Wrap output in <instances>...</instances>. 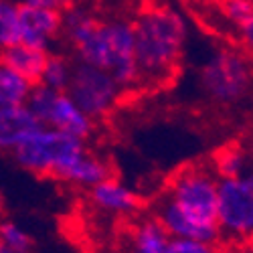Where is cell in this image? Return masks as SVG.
<instances>
[{
    "label": "cell",
    "mask_w": 253,
    "mask_h": 253,
    "mask_svg": "<svg viewBox=\"0 0 253 253\" xmlns=\"http://www.w3.org/2000/svg\"><path fill=\"white\" fill-rule=\"evenodd\" d=\"M23 4L29 6H39V8H51V10H59L63 12L65 8H69L73 4V0H18Z\"/></svg>",
    "instance_id": "22"
},
{
    "label": "cell",
    "mask_w": 253,
    "mask_h": 253,
    "mask_svg": "<svg viewBox=\"0 0 253 253\" xmlns=\"http://www.w3.org/2000/svg\"><path fill=\"white\" fill-rule=\"evenodd\" d=\"M89 201L112 215H130L140 209V197L114 176L93 184L89 188Z\"/></svg>",
    "instance_id": "11"
},
{
    "label": "cell",
    "mask_w": 253,
    "mask_h": 253,
    "mask_svg": "<svg viewBox=\"0 0 253 253\" xmlns=\"http://www.w3.org/2000/svg\"><path fill=\"white\" fill-rule=\"evenodd\" d=\"M41 126L43 124L35 118L27 103L0 108V152L10 154Z\"/></svg>",
    "instance_id": "10"
},
{
    "label": "cell",
    "mask_w": 253,
    "mask_h": 253,
    "mask_svg": "<svg viewBox=\"0 0 253 253\" xmlns=\"http://www.w3.org/2000/svg\"><path fill=\"white\" fill-rule=\"evenodd\" d=\"M219 178L209 166H184L168 180L166 195L156 205L154 217L170 237L217 243Z\"/></svg>",
    "instance_id": "2"
},
{
    "label": "cell",
    "mask_w": 253,
    "mask_h": 253,
    "mask_svg": "<svg viewBox=\"0 0 253 253\" xmlns=\"http://www.w3.org/2000/svg\"><path fill=\"white\" fill-rule=\"evenodd\" d=\"M245 243H247V245H249V249H253V233H251V235H249V239H247V241H245Z\"/></svg>",
    "instance_id": "26"
},
{
    "label": "cell",
    "mask_w": 253,
    "mask_h": 253,
    "mask_svg": "<svg viewBox=\"0 0 253 253\" xmlns=\"http://www.w3.org/2000/svg\"><path fill=\"white\" fill-rule=\"evenodd\" d=\"M61 35L67 39L77 61L112 73L124 91L140 87L132 18H108L71 4L63 10Z\"/></svg>",
    "instance_id": "1"
},
{
    "label": "cell",
    "mask_w": 253,
    "mask_h": 253,
    "mask_svg": "<svg viewBox=\"0 0 253 253\" xmlns=\"http://www.w3.org/2000/svg\"><path fill=\"white\" fill-rule=\"evenodd\" d=\"M219 8L227 23L239 29L253 14V0H219Z\"/></svg>",
    "instance_id": "20"
},
{
    "label": "cell",
    "mask_w": 253,
    "mask_h": 253,
    "mask_svg": "<svg viewBox=\"0 0 253 253\" xmlns=\"http://www.w3.org/2000/svg\"><path fill=\"white\" fill-rule=\"evenodd\" d=\"M237 31H239V37H241V43H243L245 51L253 55V14L245 20Z\"/></svg>",
    "instance_id": "23"
},
{
    "label": "cell",
    "mask_w": 253,
    "mask_h": 253,
    "mask_svg": "<svg viewBox=\"0 0 253 253\" xmlns=\"http://www.w3.org/2000/svg\"><path fill=\"white\" fill-rule=\"evenodd\" d=\"M215 253H237V251H231V249H217Z\"/></svg>",
    "instance_id": "27"
},
{
    "label": "cell",
    "mask_w": 253,
    "mask_h": 253,
    "mask_svg": "<svg viewBox=\"0 0 253 253\" xmlns=\"http://www.w3.org/2000/svg\"><path fill=\"white\" fill-rule=\"evenodd\" d=\"M33 85L27 77L16 73L12 67L0 63V108L4 105H25Z\"/></svg>",
    "instance_id": "15"
},
{
    "label": "cell",
    "mask_w": 253,
    "mask_h": 253,
    "mask_svg": "<svg viewBox=\"0 0 253 253\" xmlns=\"http://www.w3.org/2000/svg\"><path fill=\"white\" fill-rule=\"evenodd\" d=\"M85 150V140L59 132L49 126H41L16 150L10 152V158L27 172L59 180Z\"/></svg>",
    "instance_id": "4"
},
{
    "label": "cell",
    "mask_w": 253,
    "mask_h": 253,
    "mask_svg": "<svg viewBox=\"0 0 253 253\" xmlns=\"http://www.w3.org/2000/svg\"><path fill=\"white\" fill-rule=\"evenodd\" d=\"M0 253H23V251L12 249V247H8V245H2V243H0Z\"/></svg>",
    "instance_id": "24"
},
{
    "label": "cell",
    "mask_w": 253,
    "mask_h": 253,
    "mask_svg": "<svg viewBox=\"0 0 253 253\" xmlns=\"http://www.w3.org/2000/svg\"><path fill=\"white\" fill-rule=\"evenodd\" d=\"M20 43L18 0H0V49Z\"/></svg>",
    "instance_id": "17"
},
{
    "label": "cell",
    "mask_w": 253,
    "mask_h": 253,
    "mask_svg": "<svg viewBox=\"0 0 253 253\" xmlns=\"http://www.w3.org/2000/svg\"><path fill=\"white\" fill-rule=\"evenodd\" d=\"M2 209H4V197H2V191H0V213H2Z\"/></svg>",
    "instance_id": "25"
},
{
    "label": "cell",
    "mask_w": 253,
    "mask_h": 253,
    "mask_svg": "<svg viewBox=\"0 0 253 253\" xmlns=\"http://www.w3.org/2000/svg\"><path fill=\"white\" fill-rule=\"evenodd\" d=\"M65 91L93 122L110 116L124 95L122 85L112 73L77 59H73Z\"/></svg>",
    "instance_id": "6"
},
{
    "label": "cell",
    "mask_w": 253,
    "mask_h": 253,
    "mask_svg": "<svg viewBox=\"0 0 253 253\" xmlns=\"http://www.w3.org/2000/svg\"><path fill=\"white\" fill-rule=\"evenodd\" d=\"M0 243L8 245L12 249H18L23 253H31L33 251V239L27 231L12 223V221H0Z\"/></svg>",
    "instance_id": "19"
},
{
    "label": "cell",
    "mask_w": 253,
    "mask_h": 253,
    "mask_svg": "<svg viewBox=\"0 0 253 253\" xmlns=\"http://www.w3.org/2000/svg\"><path fill=\"white\" fill-rule=\"evenodd\" d=\"M114 176V168L110 162H105L103 158L91 154L89 150L83 152L65 172L59 178L61 182H67L73 186H83V188H91L93 184Z\"/></svg>",
    "instance_id": "14"
},
{
    "label": "cell",
    "mask_w": 253,
    "mask_h": 253,
    "mask_svg": "<svg viewBox=\"0 0 253 253\" xmlns=\"http://www.w3.org/2000/svg\"><path fill=\"white\" fill-rule=\"evenodd\" d=\"M249 170V156L239 146L229 144L213 156V172L217 178H235Z\"/></svg>",
    "instance_id": "16"
},
{
    "label": "cell",
    "mask_w": 253,
    "mask_h": 253,
    "mask_svg": "<svg viewBox=\"0 0 253 253\" xmlns=\"http://www.w3.org/2000/svg\"><path fill=\"white\" fill-rule=\"evenodd\" d=\"M215 243L207 241H197V239H182V237H172L168 243L166 253H215Z\"/></svg>",
    "instance_id": "21"
},
{
    "label": "cell",
    "mask_w": 253,
    "mask_h": 253,
    "mask_svg": "<svg viewBox=\"0 0 253 253\" xmlns=\"http://www.w3.org/2000/svg\"><path fill=\"white\" fill-rule=\"evenodd\" d=\"M20 10V43L45 49L53 45V41L61 35L63 29V12L51 8H39L18 2Z\"/></svg>",
    "instance_id": "9"
},
{
    "label": "cell",
    "mask_w": 253,
    "mask_h": 253,
    "mask_svg": "<svg viewBox=\"0 0 253 253\" xmlns=\"http://www.w3.org/2000/svg\"><path fill=\"white\" fill-rule=\"evenodd\" d=\"M47 57H49V51L37 49V47L25 45V43H16V45L0 49V63L12 67L16 73L27 77L35 85L41 81Z\"/></svg>",
    "instance_id": "13"
},
{
    "label": "cell",
    "mask_w": 253,
    "mask_h": 253,
    "mask_svg": "<svg viewBox=\"0 0 253 253\" xmlns=\"http://www.w3.org/2000/svg\"><path fill=\"white\" fill-rule=\"evenodd\" d=\"M132 25L140 87L162 85L176 73L184 53L188 37L184 16L170 6L150 4L134 14Z\"/></svg>",
    "instance_id": "3"
},
{
    "label": "cell",
    "mask_w": 253,
    "mask_h": 253,
    "mask_svg": "<svg viewBox=\"0 0 253 253\" xmlns=\"http://www.w3.org/2000/svg\"><path fill=\"white\" fill-rule=\"evenodd\" d=\"M71 65H73V61H69L67 57L49 53L43 75H41L39 83H43V85H47L51 89L65 91L67 83H69V77H71Z\"/></svg>",
    "instance_id": "18"
},
{
    "label": "cell",
    "mask_w": 253,
    "mask_h": 253,
    "mask_svg": "<svg viewBox=\"0 0 253 253\" xmlns=\"http://www.w3.org/2000/svg\"><path fill=\"white\" fill-rule=\"evenodd\" d=\"M201 91L215 103L231 105L241 101L253 87V67L245 53L237 49H217L199 71Z\"/></svg>",
    "instance_id": "5"
},
{
    "label": "cell",
    "mask_w": 253,
    "mask_h": 253,
    "mask_svg": "<svg viewBox=\"0 0 253 253\" xmlns=\"http://www.w3.org/2000/svg\"><path fill=\"white\" fill-rule=\"evenodd\" d=\"M219 229L229 239L247 241L253 233V168L235 178H219Z\"/></svg>",
    "instance_id": "8"
},
{
    "label": "cell",
    "mask_w": 253,
    "mask_h": 253,
    "mask_svg": "<svg viewBox=\"0 0 253 253\" xmlns=\"http://www.w3.org/2000/svg\"><path fill=\"white\" fill-rule=\"evenodd\" d=\"M170 235L162 227V223L152 217L138 219L126 239V253H166Z\"/></svg>",
    "instance_id": "12"
},
{
    "label": "cell",
    "mask_w": 253,
    "mask_h": 253,
    "mask_svg": "<svg viewBox=\"0 0 253 253\" xmlns=\"http://www.w3.org/2000/svg\"><path fill=\"white\" fill-rule=\"evenodd\" d=\"M27 108L43 126L81 140H87L95 130V122L67 95V91L51 89L43 83L33 85Z\"/></svg>",
    "instance_id": "7"
}]
</instances>
